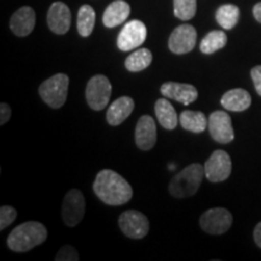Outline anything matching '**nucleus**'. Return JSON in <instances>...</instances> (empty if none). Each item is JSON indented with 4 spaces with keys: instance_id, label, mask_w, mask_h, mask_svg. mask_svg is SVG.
Here are the masks:
<instances>
[{
    "instance_id": "nucleus-27",
    "label": "nucleus",
    "mask_w": 261,
    "mask_h": 261,
    "mask_svg": "<svg viewBox=\"0 0 261 261\" xmlns=\"http://www.w3.org/2000/svg\"><path fill=\"white\" fill-rule=\"evenodd\" d=\"M17 217V212L15 208L10 207V205H3L0 208V230H5L6 227H9Z\"/></svg>"
},
{
    "instance_id": "nucleus-16",
    "label": "nucleus",
    "mask_w": 261,
    "mask_h": 261,
    "mask_svg": "<svg viewBox=\"0 0 261 261\" xmlns=\"http://www.w3.org/2000/svg\"><path fill=\"white\" fill-rule=\"evenodd\" d=\"M35 27V12L31 6L18 9L10 19V28L17 37H28Z\"/></svg>"
},
{
    "instance_id": "nucleus-24",
    "label": "nucleus",
    "mask_w": 261,
    "mask_h": 261,
    "mask_svg": "<svg viewBox=\"0 0 261 261\" xmlns=\"http://www.w3.org/2000/svg\"><path fill=\"white\" fill-rule=\"evenodd\" d=\"M227 44V37L221 31H212L202 39L200 44V50L204 55H212L220 48L225 47Z\"/></svg>"
},
{
    "instance_id": "nucleus-25",
    "label": "nucleus",
    "mask_w": 261,
    "mask_h": 261,
    "mask_svg": "<svg viewBox=\"0 0 261 261\" xmlns=\"http://www.w3.org/2000/svg\"><path fill=\"white\" fill-rule=\"evenodd\" d=\"M215 18L224 29H232L240 19V9L233 4H224L217 10Z\"/></svg>"
},
{
    "instance_id": "nucleus-22",
    "label": "nucleus",
    "mask_w": 261,
    "mask_h": 261,
    "mask_svg": "<svg viewBox=\"0 0 261 261\" xmlns=\"http://www.w3.org/2000/svg\"><path fill=\"white\" fill-rule=\"evenodd\" d=\"M152 62V54L148 48H139L130 54L125 61V67L128 71L138 73L146 69Z\"/></svg>"
},
{
    "instance_id": "nucleus-18",
    "label": "nucleus",
    "mask_w": 261,
    "mask_h": 261,
    "mask_svg": "<svg viewBox=\"0 0 261 261\" xmlns=\"http://www.w3.org/2000/svg\"><path fill=\"white\" fill-rule=\"evenodd\" d=\"M224 109L228 112L240 113L247 110L252 104V97L243 89H233L224 93L220 100Z\"/></svg>"
},
{
    "instance_id": "nucleus-10",
    "label": "nucleus",
    "mask_w": 261,
    "mask_h": 261,
    "mask_svg": "<svg viewBox=\"0 0 261 261\" xmlns=\"http://www.w3.org/2000/svg\"><path fill=\"white\" fill-rule=\"evenodd\" d=\"M146 34H148V31L142 21L133 19V21L127 22L117 37V47L125 52L135 50L145 41Z\"/></svg>"
},
{
    "instance_id": "nucleus-3",
    "label": "nucleus",
    "mask_w": 261,
    "mask_h": 261,
    "mask_svg": "<svg viewBox=\"0 0 261 261\" xmlns=\"http://www.w3.org/2000/svg\"><path fill=\"white\" fill-rule=\"evenodd\" d=\"M204 175V166L192 163L172 178L168 187L169 194L175 198H188L194 196L200 189Z\"/></svg>"
},
{
    "instance_id": "nucleus-26",
    "label": "nucleus",
    "mask_w": 261,
    "mask_h": 261,
    "mask_svg": "<svg viewBox=\"0 0 261 261\" xmlns=\"http://www.w3.org/2000/svg\"><path fill=\"white\" fill-rule=\"evenodd\" d=\"M175 17L181 21H190L197 11L196 0H173Z\"/></svg>"
},
{
    "instance_id": "nucleus-19",
    "label": "nucleus",
    "mask_w": 261,
    "mask_h": 261,
    "mask_svg": "<svg viewBox=\"0 0 261 261\" xmlns=\"http://www.w3.org/2000/svg\"><path fill=\"white\" fill-rule=\"evenodd\" d=\"M130 14V6L125 0H115L108 5L103 14V24L108 28H114L120 25L128 18Z\"/></svg>"
},
{
    "instance_id": "nucleus-20",
    "label": "nucleus",
    "mask_w": 261,
    "mask_h": 261,
    "mask_svg": "<svg viewBox=\"0 0 261 261\" xmlns=\"http://www.w3.org/2000/svg\"><path fill=\"white\" fill-rule=\"evenodd\" d=\"M155 114L159 122L166 129H174L178 125V115L168 98H160L155 103Z\"/></svg>"
},
{
    "instance_id": "nucleus-32",
    "label": "nucleus",
    "mask_w": 261,
    "mask_h": 261,
    "mask_svg": "<svg viewBox=\"0 0 261 261\" xmlns=\"http://www.w3.org/2000/svg\"><path fill=\"white\" fill-rule=\"evenodd\" d=\"M253 15H254V18H255L259 23H261V2L254 5Z\"/></svg>"
},
{
    "instance_id": "nucleus-6",
    "label": "nucleus",
    "mask_w": 261,
    "mask_h": 261,
    "mask_svg": "<svg viewBox=\"0 0 261 261\" xmlns=\"http://www.w3.org/2000/svg\"><path fill=\"white\" fill-rule=\"evenodd\" d=\"M85 215V197L77 189H71L65 194L62 203V218L69 227L76 226Z\"/></svg>"
},
{
    "instance_id": "nucleus-31",
    "label": "nucleus",
    "mask_w": 261,
    "mask_h": 261,
    "mask_svg": "<svg viewBox=\"0 0 261 261\" xmlns=\"http://www.w3.org/2000/svg\"><path fill=\"white\" fill-rule=\"evenodd\" d=\"M254 241H255L256 246L261 248V223H259L254 228Z\"/></svg>"
},
{
    "instance_id": "nucleus-13",
    "label": "nucleus",
    "mask_w": 261,
    "mask_h": 261,
    "mask_svg": "<svg viewBox=\"0 0 261 261\" xmlns=\"http://www.w3.org/2000/svg\"><path fill=\"white\" fill-rule=\"evenodd\" d=\"M71 24L70 10L64 3L56 2L47 11V25L55 34L63 35L69 31Z\"/></svg>"
},
{
    "instance_id": "nucleus-23",
    "label": "nucleus",
    "mask_w": 261,
    "mask_h": 261,
    "mask_svg": "<svg viewBox=\"0 0 261 261\" xmlns=\"http://www.w3.org/2000/svg\"><path fill=\"white\" fill-rule=\"evenodd\" d=\"M94 23H96V12L92 6L83 5L77 12V32L81 37L86 38L92 34Z\"/></svg>"
},
{
    "instance_id": "nucleus-1",
    "label": "nucleus",
    "mask_w": 261,
    "mask_h": 261,
    "mask_svg": "<svg viewBox=\"0 0 261 261\" xmlns=\"http://www.w3.org/2000/svg\"><path fill=\"white\" fill-rule=\"evenodd\" d=\"M93 191L100 201L109 205L125 204L133 196L128 181L112 169H103L98 173L93 182Z\"/></svg>"
},
{
    "instance_id": "nucleus-4",
    "label": "nucleus",
    "mask_w": 261,
    "mask_h": 261,
    "mask_svg": "<svg viewBox=\"0 0 261 261\" xmlns=\"http://www.w3.org/2000/svg\"><path fill=\"white\" fill-rule=\"evenodd\" d=\"M68 87H69V76L67 74L60 73L45 80L40 85L39 94L48 107L58 109L63 107L67 100Z\"/></svg>"
},
{
    "instance_id": "nucleus-12",
    "label": "nucleus",
    "mask_w": 261,
    "mask_h": 261,
    "mask_svg": "<svg viewBox=\"0 0 261 261\" xmlns=\"http://www.w3.org/2000/svg\"><path fill=\"white\" fill-rule=\"evenodd\" d=\"M197 41V32L191 24H180L172 32L168 47L173 54L185 55L194 50Z\"/></svg>"
},
{
    "instance_id": "nucleus-15",
    "label": "nucleus",
    "mask_w": 261,
    "mask_h": 261,
    "mask_svg": "<svg viewBox=\"0 0 261 261\" xmlns=\"http://www.w3.org/2000/svg\"><path fill=\"white\" fill-rule=\"evenodd\" d=\"M161 93L163 97L177 100V102L184 104V106L194 103L198 97V91L195 86L189 84L173 83V81L162 85Z\"/></svg>"
},
{
    "instance_id": "nucleus-11",
    "label": "nucleus",
    "mask_w": 261,
    "mask_h": 261,
    "mask_svg": "<svg viewBox=\"0 0 261 261\" xmlns=\"http://www.w3.org/2000/svg\"><path fill=\"white\" fill-rule=\"evenodd\" d=\"M208 129L212 138L220 144H228L234 138L231 117L226 112L217 110L212 113L208 119Z\"/></svg>"
},
{
    "instance_id": "nucleus-7",
    "label": "nucleus",
    "mask_w": 261,
    "mask_h": 261,
    "mask_svg": "<svg viewBox=\"0 0 261 261\" xmlns=\"http://www.w3.org/2000/svg\"><path fill=\"white\" fill-rule=\"evenodd\" d=\"M200 225L204 232L223 234L227 232L232 225V214L225 208H212L201 215Z\"/></svg>"
},
{
    "instance_id": "nucleus-21",
    "label": "nucleus",
    "mask_w": 261,
    "mask_h": 261,
    "mask_svg": "<svg viewBox=\"0 0 261 261\" xmlns=\"http://www.w3.org/2000/svg\"><path fill=\"white\" fill-rule=\"evenodd\" d=\"M179 122L184 129L194 133L204 132L208 127V119L202 112L195 110H185L180 114Z\"/></svg>"
},
{
    "instance_id": "nucleus-9",
    "label": "nucleus",
    "mask_w": 261,
    "mask_h": 261,
    "mask_svg": "<svg viewBox=\"0 0 261 261\" xmlns=\"http://www.w3.org/2000/svg\"><path fill=\"white\" fill-rule=\"evenodd\" d=\"M232 163L230 155L224 150H215L211 158L205 161L204 174L205 178L212 182H220L230 177Z\"/></svg>"
},
{
    "instance_id": "nucleus-29",
    "label": "nucleus",
    "mask_w": 261,
    "mask_h": 261,
    "mask_svg": "<svg viewBox=\"0 0 261 261\" xmlns=\"http://www.w3.org/2000/svg\"><path fill=\"white\" fill-rule=\"evenodd\" d=\"M250 76H252L254 87H255L257 94L261 96V65H256V67L253 68L252 71H250Z\"/></svg>"
},
{
    "instance_id": "nucleus-2",
    "label": "nucleus",
    "mask_w": 261,
    "mask_h": 261,
    "mask_svg": "<svg viewBox=\"0 0 261 261\" xmlns=\"http://www.w3.org/2000/svg\"><path fill=\"white\" fill-rule=\"evenodd\" d=\"M47 238V230L38 221H27L16 226L9 234L6 243L11 250L24 253L44 243Z\"/></svg>"
},
{
    "instance_id": "nucleus-14",
    "label": "nucleus",
    "mask_w": 261,
    "mask_h": 261,
    "mask_svg": "<svg viewBox=\"0 0 261 261\" xmlns=\"http://www.w3.org/2000/svg\"><path fill=\"white\" fill-rule=\"evenodd\" d=\"M156 138H158V132H156V123L151 116L143 115L138 120L135 130L136 144L143 151L154 148L156 144Z\"/></svg>"
},
{
    "instance_id": "nucleus-17",
    "label": "nucleus",
    "mask_w": 261,
    "mask_h": 261,
    "mask_svg": "<svg viewBox=\"0 0 261 261\" xmlns=\"http://www.w3.org/2000/svg\"><path fill=\"white\" fill-rule=\"evenodd\" d=\"M135 109V100L130 97H121L114 100L107 112V121L112 126H119Z\"/></svg>"
},
{
    "instance_id": "nucleus-28",
    "label": "nucleus",
    "mask_w": 261,
    "mask_h": 261,
    "mask_svg": "<svg viewBox=\"0 0 261 261\" xmlns=\"http://www.w3.org/2000/svg\"><path fill=\"white\" fill-rule=\"evenodd\" d=\"M79 254H77L76 249L71 246H64L58 250L56 257V261H77L79 260Z\"/></svg>"
},
{
    "instance_id": "nucleus-30",
    "label": "nucleus",
    "mask_w": 261,
    "mask_h": 261,
    "mask_svg": "<svg viewBox=\"0 0 261 261\" xmlns=\"http://www.w3.org/2000/svg\"><path fill=\"white\" fill-rule=\"evenodd\" d=\"M11 117V108L8 103L0 104V125H5Z\"/></svg>"
},
{
    "instance_id": "nucleus-5",
    "label": "nucleus",
    "mask_w": 261,
    "mask_h": 261,
    "mask_svg": "<svg viewBox=\"0 0 261 261\" xmlns=\"http://www.w3.org/2000/svg\"><path fill=\"white\" fill-rule=\"evenodd\" d=\"M112 91V84L107 76L100 74L94 75L89 80L85 91V97L89 107L96 112L103 110L109 103Z\"/></svg>"
},
{
    "instance_id": "nucleus-8",
    "label": "nucleus",
    "mask_w": 261,
    "mask_h": 261,
    "mask_svg": "<svg viewBox=\"0 0 261 261\" xmlns=\"http://www.w3.org/2000/svg\"><path fill=\"white\" fill-rule=\"evenodd\" d=\"M119 226L127 237L142 240L148 234L150 224L148 218L138 211H126L119 217Z\"/></svg>"
}]
</instances>
